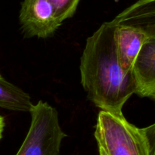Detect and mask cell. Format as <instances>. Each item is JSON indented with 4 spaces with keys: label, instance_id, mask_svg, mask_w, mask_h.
Listing matches in <instances>:
<instances>
[{
    "label": "cell",
    "instance_id": "1",
    "mask_svg": "<svg viewBox=\"0 0 155 155\" xmlns=\"http://www.w3.org/2000/svg\"><path fill=\"white\" fill-rule=\"evenodd\" d=\"M114 21L105 22L87 39L80 61L81 83L88 98L101 110L118 116L136 92L133 71L121 68L117 54Z\"/></svg>",
    "mask_w": 155,
    "mask_h": 155
},
{
    "label": "cell",
    "instance_id": "2",
    "mask_svg": "<svg viewBox=\"0 0 155 155\" xmlns=\"http://www.w3.org/2000/svg\"><path fill=\"white\" fill-rule=\"evenodd\" d=\"M98 148L107 155H149L142 129L130 124L124 115L101 110L95 127Z\"/></svg>",
    "mask_w": 155,
    "mask_h": 155
},
{
    "label": "cell",
    "instance_id": "3",
    "mask_svg": "<svg viewBox=\"0 0 155 155\" xmlns=\"http://www.w3.org/2000/svg\"><path fill=\"white\" fill-rule=\"evenodd\" d=\"M30 113V130L16 155H60L61 145L67 135L59 124L57 110L39 101Z\"/></svg>",
    "mask_w": 155,
    "mask_h": 155
},
{
    "label": "cell",
    "instance_id": "4",
    "mask_svg": "<svg viewBox=\"0 0 155 155\" xmlns=\"http://www.w3.org/2000/svg\"><path fill=\"white\" fill-rule=\"evenodd\" d=\"M26 37L48 38L61 25L54 9L48 0H24L19 15Z\"/></svg>",
    "mask_w": 155,
    "mask_h": 155
},
{
    "label": "cell",
    "instance_id": "5",
    "mask_svg": "<svg viewBox=\"0 0 155 155\" xmlns=\"http://www.w3.org/2000/svg\"><path fill=\"white\" fill-rule=\"evenodd\" d=\"M148 37L143 30L138 27L115 23V47L120 64L124 71H133L136 58Z\"/></svg>",
    "mask_w": 155,
    "mask_h": 155
},
{
    "label": "cell",
    "instance_id": "6",
    "mask_svg": "<svg viewBox=\"0 0 155 155\" xmlns=\"http://www.w3.org/2000/svg\"><path fill=\"white\" fill-rule=\"evenodd\" d=\"M136 94L152 98L155 93V37L149 36L142 45L133 67Z\"/></svg>",
    "mask_w": 155,
    "mask_h": 155
},
{
    "label": "cell",
    "instance_id": "7",
    "mask_svg": "<svg viewBox=\"0 0 155 155\" xmlns=\"http://www.w3.org/2000/svg\"><path fill=\"white\" fill-rule=\"evenodd\" d=\"M114 21L117 24L133 26L155 37V0H138L120 13Z\"/></svg>",
    "mask_w": 155,
    "mask_h": 155
},
{
    "label": "cell",
    "instance_id": "8",
    "mask_svg": "<svg viewBox=\"0 0 155 155\" xmlns=\"http://www.w3.org/2000/svg\"><path fill=\"white\" fill-rule=\"evenodd\" d=\"M33 105L28 93L7 81L0 74V107L15 111L30 112Z\"/></svg>",
    "mask_w": 155,
    "mask_h": 155
},
{
    "label": "cell",
    "instance_id": "9",
    "mask_svg": "<svg viewBox=\"0 0 155 155\" xmlns=\"http://www.w3.org/2000/svg\"><path fill=\"white\" fill-rule=\"evenodd\" d=\"M54 9L56 18L60 23L74 16L80 0H48Z\"/></svg>",
    "mask_w": 155,
    "mask_h": 155
},
{
    "label": "cell",
    "instance_id": "10",
    "mask_svg": "<svg viewBox=\"0 0 155 155\" xmlns=\"http://www.w3.org/2000/svg\"><path fill=\"white\" fill-rule=\"evenodd\" d=\"M142 130L146 139L149 155H155V123Z\"/></svg>",
    "mask_w": 155,
    "mask_h": 155
},
{
    "label": "cell",
    "instance_id": "11",
    "mask_svg": "<svg viewBox=\"0 0 155 155\" xmlns=\"http://www.w3.org/2000/svg\"><path fill=\"white\" fill-rule=\"evenodd\" d=\"M5 128V120L2 116L0 115V140L2 138V133Z\"/></svg>",
    "mask_w": 155,
    "mask_h": 155
},
{
    "label": "cell",
    "instance_id": "12",
    "mask_svg": "<svg viewBox=\"0 0 155 155\" xmlns=\"http://www.w3.org/2000/svg\"><path fill=\"white\" fill-rule=\"evenodd\" d=\"M98 150H99V155H107V154H106V153L104 152V151H103L101 148H98Z\"/></svg>",
    "mask_w": 155,
    "mask_h": 155
},
{
    "label": "cell",
    "instance_id": "13",
    "mask_svg": "<svg viewBox=\"0 0 155 155\" xmlns=\"http://www.w3.org/2000/svg\"><path fill=\"white\" fill-rule=\"evenodd\" d=\"M153 98H154V99L155 100V93H154V97H153Z\"/></svg>",
    "mask_w": 155,
    "mask_h": 155
}]
</instances>
